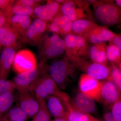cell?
Returning <instances> with one entry per match:
<instances>
[{
  "mask_svg": "<svg viewBox=\"0 0 121 121\" xmlns=\"http://www.w3.org/2000/svg\"><path fill=\"white\" fill-rule=\"evenodd\" d=\"M48 110L55 118H62L67 121V111L62 101L57 96L52 95L45 99Z\"/></svg>",
  "mask_w": 121,
  "mask_h": 121,
  "instance_id": "12",
  "label": "cell"
},
{
  "mask_svg": "<svg viewBox=\"0 0 121 121\" xmlns=\"http://www.w3.org/2000/svg\"><path fill=\"white\" fill-rule=\"evenodd\" d=\"M72 21L64 15L54 18L50 26V31L65 34L72 30Z\"/></svg>",
  "mask_w": 121,
  "mask_h": 121,
  "instance_id": "21",
  "label": "cell"
},
{
  "mask_svg": "<svg viewBox=\"0 0 121 121\" xmlns=\"http://www.w3.org/2000/svg\"><path fill=\"white\" fill-rule=\"evenodd\" d=\"M52 121H67L65 119L62 118H55L54 120Z\"/></svg>",
  "mask_w": 121,
  "mask_h": 121,
  "instance_id": "38",
  "label": "cell"
},
{
  "mask_svg": "<svg viewBox=\"0 0 121 121\" xmlns=\"http://www.w3.org/2000/svg\"><path fill=\"white\" fill-rule=\"evenodd\" d=\"M16 52L13 47L5 48L0 56V80H7Z\"/></svg>",
  "mask_w": 121,
  "mask_h": 121,
  "instance_id": "11",
  "label": "cell"
},
{
  "mask_svg": "<svg viewBox=\"0 0 121 121\" xmlns=\"http://www.w3.org/2000/svg\"><path fill=\"white\" fill-rule=\"evenodd\" d=\"M16 102L17 106L23 110L28 117H33L39 110V101L31 89L18 91Z\"/></svg>",
  "mask_w": 121,
  "mask_h": 121,
  "instance_id": "6",
  "label": "cell"
},
{
  "mask_svg": "<svg viewBox=\"0 0 121 121\" xmlns=\"http://www.w3.org/2000/svg\"><path fill=\"white\" fill-rule=\"evenodd\" d=\"M67 111V121H90L94 117L79 110L73 105L70 100L63 103Z\"/></svg>",
  "mask_w": 121,
  "mask_h": 121,
  "instance_id": "20",
  "label": "cell"
},
{
  "mask_svg": "<svg viewBox=\"0 0 121 121\" xmlns=\"http://www.w3.org/2000/svg\"><path fill=\"white\" fill-rule=\"evenodd\" d=\"M64 41L66 47L76 51L83 49L86 45V40L84 38L72 34L67 35Z\"/></svg>",
  "mask_w": 121,
  "mask_h": 121,
  "instance_id": "24",
  "label": "cell"
},
{
  "mask_svg": "<svg viewBox=\"0 0 121 121\" xmlns=\"http://www.w3.org/2000/svg\"><path fill=\"white\" fill-rule=\"evenodd\" d=\"M95 18L100 23L104 25H113L120 20V12L114 5L108 3H102L95 7Z\"/></svg>",
  "mask_w": 121,
  "mask_h": 121,
  "instance_id": "4",
  "label": "cell"
},
{
  "mask_svg": "<svg viewBox=\"0 0 121 121\" xmlns=\"http://www.w3.org/2000/svg\"><path fill=\"white\" fill-rule=\"evenodd\" d=\"M90 48V55L94 62L106 64L107 59L105 48L102 43L95 44Z\"/></svg>",
  "mask_w": 121,
  "mask_h": 121,
  "instance_id": "22",
  "label": "cell"
},
{
  "mask_svg": "<svg viewBox=\"0 0 121 121\" xmlns=\"http://www.w3.org/2000/svg\"><path fill=\"white\" fill-rule=\"evenodd\" d=\"M34 8L22 5H13L11 8L4 12L7 17L13 15H26L30 17L34 15Z\"/></svg>",
  "mask_w": 121,
  "mask_h": 121,
  "instance_id": "27",
  "label": "cell"
},
{
  "mask_svg": "<svg viewBox=\"0 0 121 121\" xmlns=\"http://www.w3.org/2000/svg\"><path fill=\"white\" fill-rule=\"evenodd\" d=\"M8 24V19L4 13L0 10V27Z\"/></svg>",
  "mask_w": 121,
  "mask_h": 121,
  "instance_id": "35",
  "label": "cell"
},
{
  "mask_svg": "<svg viewBox=\"0 0 121 121\" xmlns=\"http://www.w3.org/2000/svg\"><path fill=\"white\" fill-rule=\"evenodd\" d=\"M14 2L15 1L11 0H0V10L4 12L11 8Z\"/></svg>",
  "mask_w": 121,
  "mask_h": 121,
  "instance_id": "34",
  "label": "cell"
},
{
  "mask_svg": "<svg viewBox=\"0 0 121 121\" xmlns=\"http://www.w3.org/2000/svg\"><path fill=\"white\" fill-rule=\"evenodd\" d=\"M59 9V3L52 2L35 7L33 10V13L38 19L45 21L51 20L58 13Z\"/></svg>",
  "mask_w": 121,
  "mask_h": 121,
  "instance_id": "15",
  "label": "cell"
},
{
  "mask_svg": "<svg viewBox=\"0 0 121 121\" xmlns=\"http://www.w3.org/2000/svg\"><path fill=\"white\" fill-rule=\"evenodd\" d=\"M107 59L113 63H119L121 61V50L117 46L110 45L106 51Z\"/></svg>",
  "mask_w": 121,
  "mask_h": 121,
  "instance_id": "28",
  "label": "cell"
},
{
  "mask_svg": "<svg viewBox=\"0 0 121 121\" xmlns=\"http://www.w3.org/2000/svg\"><path fill=\"white\" fill-rule=\"evenodd\" d=\"M115 2H116L117 4L119 6V7H121V0H115Z\"/></svg>",
  "mask_w": 121,
  "mask_h": 121,
  "instance_id": "39",
  "label": "cell"
},
{
  "mask_svg": "<svg viewBox=\"0 0 121 121\" xmlns=\"http://www.w3.org/2000/svg\"><path fill=\"white\" fill-rule=\"evenodd\" d=\"M72 103L76 108L86 113L90 114L95 110L94 99L81 92L76 95L74 101Z\"/></svg>",
  "mask_w": 121,
  "mask_h": 121,
  "instance_id": "16",
  "label": "cell"
},
{
  "mask_svg": "<svg viewBox=\"0 0 121 121\" xmlns=\"http://www.w3.org/2000/svg\"><path fill=\"white\" fill-rule=\"evenodd\" d=\"M28 116L17 106L9 109L0 119V121H26Z\"/></svg>",
  "mask_w": 121,
  "mask_h": 121,
  "instance_id": "23",
  "label": "cell"
},
{
  "mask_svg": "<svg viewBox=\"0 0 121 121\" xmlns=\"http://www.w3.org/2000/svg\"><path fill=\"white\" fill-rule=\"evenodd\" d=\"M61 11L63 15L67 17L72 22L82 19L85 17L83 10L73 1H68L64 4L61 7Z\"/></svg>",
  "mask_w": 121,
  "mask_h": 121,
  "instance_id": "19",
  "label": "cell"
},
{
  "mask_svg": "<svg viewBox=\"0 0 121 121\" xmlns=\"http://www.w3.org/2000/svg\"><path fill=\"white\" fill-rule=\"evenodd\" d=\"M102 82L89 76L82 75L79 78V86L80 92L89 95L95 100L101 102L100 91Z\"/></svg>",
  "mask_w": 121,
  "mask_h": 121,
  "instance_id": "7",
  "label": "cell"
},
{
  "mask_svg": "<svg viewBox=\"0 0 121 121\" xmlns=\"http://www.w3.org/2000/svg\"><path fill=\"white\" fill-rule=\"evenodd\" d=\"M48 75L60 90L66 89L71 78L73 77L75 66L66 59L54 61L48 68Z\"/></svg>",
  "mask_w": 121,
  "mask_h": 121,
  "instance_id": "2",
  "label": "cell"
},
{
  "mask_svg": "<svg viewBox=\"0 0 121 121\" xmlns=\"http://www.w3.org/2000/svg\"><path fill=\"white\" fill-rule=\"evenodd\" d=\"M8 23L17 33L20 38L23 37L31 23L30 17L13 15L7 17Z\"/></svg>",
  "mask_w": 121,
  "mask_h": 121,
  "instance_id": "14",
  "label": "cell"
},
{
  "mask_svg": "<svg viewBox=\"0 0 121 121\" xmlns=\"http://www.w3.org/2000/svg\"><path fill=\"white\" fill-rule=\"evenodd\" d=\"M16 32L9 25L0 27V45L5 48L16 46L19 39Z\"/></svg>",
  "mask_w": 121,
  "mask_h": 121,
  "instance_id": "18",
  "label": "cell"
},
{
  "mask_svg": "<svg viewBox=\"0 0 121 121\" xmlns=\"http://www.w3.org/2000/svg\"><path fill=\"white\" fill-rule=\"evenodd\" d=\"M91 23L87 20L82 19L72 22V30L77 33H82L90 28Z\"/></svg>",
  "mask_w": 121,
  "mask_h": 121,
  "instance_id": "29",
  "label": "cell"
},
{
  "mask_svg": "<svg viewBox=\"0 0 121 121\" xmlns=\"http://www.w3.org/2000/svg\"><path fill=\"white\" fill-rule=\"evenodd\" d=\"M121 91L113 82L106 80L102 82L100 91L101 102L106 105L111 106L119 98Z\"/></svg>",
  "mask_w": 121,
  "mask_h": 121,
  "instance_id": "10",
  "label": "cell"
},
{
  "mask_svg": "<svg viewBox=\"0 0 121 121\" xmlns=\"http://www.w3.org/2000/svg\"><path fill=\"white\" fill-rule=\"evenodd\" d=\"M110 81H112L116 84L118 88L121 91V72L120 68L113 65L110 68Z\"/></svg>",
  "mask_w": 121,
  "mask_h": 121,
  "instance_id": "30",
  "label": "cell"
},
{
  "mask_svg": "<svg viewBox=\"0 0 121 121\" xmlns=\"http://www.w3.org/2000/svg\"><path fill=\"white\" fill-rule=\"evenodd\" d=\"M14 100L13 91H7L0 94V119L11 108Z\"/></svg>",
  "mask_w": 121,
  "mask_h": 121,
  "instance_id": "25",
  "label": "cell"
},
{
  "mask_svg": "<svg viewBox=\"0 0 121 121\" xmlns=\"http://www.w3.org/2000/svg\"><path fill=\"white\" fill-rule=\"evenodd\" d=\"M46 28V21L38 18L36 19L30 24L22 39L28 43L39 45Z\"/></svg>",
  "mask_w": 121,
  "mask_h": 121,
  "instance_id": "9",
  "label": "cell"
},
{
  "mask_svg": "<svg viewBox=\"0 0 121 121\" xmlns=\"http://www.w3.org/2000/svg\"><path fill=\"white\" fill-rule=\"evenodd\" d=\"M16 89L13 81L7 80H0V94L7 91H13Z\"/></svg>",
  "mask_w": 121,
  "mask_h": 121,
  "instance_id": "32",
  "label": "cell"
},
{
  "mask_svg": "<svg viewBox=\"0 0 121 121\" xmlns=\"http://www.w3.org/2000/svg\"><path fill=\"white\" fill-rule=\"evenodd\" d=\"M40 1V0H19L15 1L13 5H22L31 7L34 9L35 7L40 5L39 4V2Z\"/></svg>",
  "mask_w": 121,
  "mask_h": 121,
  "instance_id": "33",
  "label": "cell"
},
{
  "mask_svg": "<svg viewBox=\"0 0 121 121\" xmlns=\"http://www.w3.org/2000/svg\"><path fill=\"white\" fill-rule=\"evenodd\" d=\"M111 113L117 121H121V98L111 106Z\"/></svg>",
  "mask_w": 121,
  "mask_h": 121,
  "instance_id": "31",
  "label": "cell"
},
{
  "mask_svg": "<svg viewBox=\"0 0 121 121\" xmlns=\"http://www.w3.org/2000/svg\"><path fill=\"white\" fill-rule=\"evenodd\" d=\"M105 121H117L113 117L111 112L106 113L104 115Z\"/></svg>",
  "mask_w": 121,
  "mask_h": 121,
  "instance_id": "37",
  "label": "cell"
},
{
  "mask_svg": "<svg viewBox=\"0 0 121 121\" xmlns=\"http://www.w3.org/2000/svg\"><path fill=\"white\" fill-rule=\"evenodd\" d=\"M37 100L39 103V109L33 116L32 121H52L51 115L47 108L45 99Z\"/></svg>",
  "mask_w": 121,
  "mask_h": 121,
  "instance_id": "26",
  "label": "cell"
},
{
  "mask_svg": "<svg viewBox=\"0 0 121 121\" xmlns=\"http://www.w3.org/2000/svg\"><path fill=\"white\" fill-rule=\"evenodd\" d=\"M43 65L39 64V67L21 73L14 77L13 82L18 91H22L30 89L33 83L41 73L44 72Z\"/></svg>",
  "mask_w": 121,
  "mask_h": 121,
  "instance_id": "8",
  "label": "cell"
},
{
  "mask_svg": "<svg viewBox=\"0 0 121 121\" xmlns=\"http://www.w3.org/2000/svg\"><path fill=\"white\" fill-rule=\"evenodd\" d=\"M87 75L97 80H109L110 68L106 64L93 62L85 65Z\"/></svg>",
  "mask_w": 121,
  "mask_h": 121,
  "instance_id": "13",
  "label": "cell"
},
{
  "mask_svg": "<svg viewBox=\"0 0 121 121\" xmlns=\"http://www.w3.org/2000/svg\"><path fill=\"white\" fill-rule=\"evenodd\" d=\"M39 45L40 48L41 63H43L47 60L62 55L66 49L64 40L56 35L50 37L46 35L43 37Z\"/></svg>",
  "mask_w": 121,
  "mask_h": 121,
  "instance_id": "3",
  "label": "cell"
},
{
  "mask_svg": "<svg viewBox=\"0 0 121 121\" xmlns=\"http://www.w3.org/2000/svg\"><path fill=\"white\" fill-rule=\"evenodd\" d=\"M12 65L13 70L17 74L37 67V60L35 54L28 50H20L16 54Z\"/></svg>",
  "mask_w": 121,
  "mask_h": 121,
  "instance_id": "5",
  "label": "cell"
},
{
  "mask_svg": "<svg viewBox=\"0 0 121 121\" xmlns=\"http://www.w3.org/2000/svg\"><path fill=\"white\" fill-rule=\"evenodd\" d=\"M30 89L37 99H45L52 95L57 96L61 100L67 99L69 96L59 88L48 74L42 73L35 80Z\"/></svg>",
  "mask_w": 121,
  "mask_h": 121,
  "instance_id": "1",
  "label": "cell"
},
{
  "mask_svg": "<svg viewBox=\"0 0 121 121\" xmlns=\"http://www.w3.org/2000/svg\"><path fill=\"white\" fill-rule=\"evenodd\" d=\"M116 35L108 29L103 27H98L91 29L87 36L92 43H102L112 40Z\"/></svg>",
  "mask_w": 121,
  "mask_h": 121,
  "instance_id": "17",
  "label": "cell"
},
{
  "mask_svg": "<svg viewBox=\"0 0 121 121\" xmlns=\"http://www.w3.org/2000/svg\"><path fill=\"white\" fill-rule=\"evenodd\" d=\"M99 121V120H98L97 118H95L94 117V118H93L92 120H91V121Z\"/></svg>",
  "mask_w": 121,
  "mask_h": 121,
  "instance_id": "40",
  "label": "cell"
},
{
  "mask_svg": "<svg viewBox=\"0 0 121 121\" xmlns=\"http://www.w3.org/2000/svg\"><path fill=\"white\" fill-rule=\"evenodd\" d=\"M114 45L117 46L120 50H121V38L120 36L116 35L112 39Z\"/></svg>",
  "mask_w": 121,
  "mask_h": 121,
  "instance_id": "36",
  "label": "cell"
},
{
  "mask_svg": "<svg viewBox=\"0 0 121 121\" xmlns=\"http://www.w3.org/2000/svg\"></svg>",
  "mask_w": 121,
  "mask_h": 121,
  "instance_id": "41",
  "label": "cell"
}]
</instances>
